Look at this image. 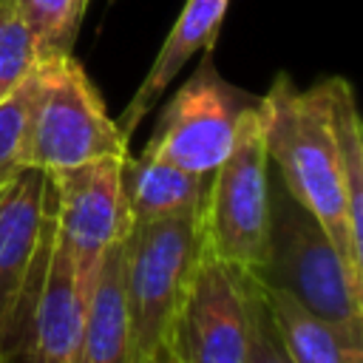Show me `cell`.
Wrapping results in <instances>:
<instances>
[{
  "instance_id": "cell-21",
  "label": "cell",
  "mask_w": 363,
  "mask_h": 363,
  "mask_svg": "<svg viewBox=\"0 0 363 363\" xmlns=\"http://www.w3.org/2000/svg\"><path fill=\"white\" fill-rule=\"evenodd\" d=\"M0 363H9V357H6V352H3V346H0Z\"/></svg>"
},
{
  "instance_id": "cell-7",
  "label": "cell",
  "mask_w": 363,
  "mask_h": 363,
  "mask_svg": "<svg viewBox=\"0 0 363 363\" xmlns=\"http://www.w3.org/2000/svg\"><path fill=\"white\" fill-rule=\"evenodd\" d=\"M255 105L258 96L227 82L213 62V51H204L196 71L164 102L145 150L210 176L230 153L244 113Z\"/></svg>"
},
{
  "instance_id": "cell-22",
  "label": "cell",
  "mask_w": 363,
  "mask_h": 363,
  "mask_svg": "<svg viewBox=\"0 0 363 363\" xmlns=\"http://www.w3.org/2000/svg\"><path fill=\"white\" fill-rule=\"evenodd\" d=\"M9 363H31V360H9Z\"/></svg>"
},
{
  "instance_id": "cell-4",
  "label": "cell",
  "mask_w": 363,
  "mask_h": 363,
  "mask_svg": "<svg viewBox=\"0 0 363 363\" xmlns=\"http://www.w3.org/2000/svg\"><path fill=\"white\" fill-rule=\"evenodd\" d=\"M201 252V210L128 227L122 238V272L133 363H142L167 340Z\"/></svg>"
},
{
  "instance_id": "cell-6",
  "label": "cell",
  "mask_w": 363,
  "mask_h": 363,
  "mask_svg": "<svg viewBox=\"0 0 363 363\" xmlns=\"http://www.w3.org/2000/svg\"><path fill=\"white\" fill-rule=\"evenodd\" d=\"M88 289L77 275L74 258L54 221V193L48 190L43 235L28 269L11 326L3 337L9 360L74 363Z\"/></svg>"
},
{
  "instance_id": "cell-15",
  "label": "cell",
  "mask_w": 363,
  "mask_h": 363,
  "mask_svg": "<svg viewBox=\"0 0 363 363\" xmlns=\"http://www.w3.org/2000/svg\"><path fill=\"white\" fill-rule=\"evenodd\" d=\"M329 105L332 128L340 153V173L346 190V218L354 247L363 250V125L354 102V91L343 77H329Z\"/></svg>"
},
{
  "instance_id": "cell-19",
  "label": "cell",
  "mask_w": 363,
  "mask_h": 363,
  "mask_svg": "<svg viewBox=\"0 0 363 363\" xmlns=\"http://www.w3.org/2000/svg\"><path fill=\"white\" fill-rule=\"evenodd\" d=\"M28 96H31V77L0 102V187L17 173L20 167V147L26 136L28 119Z\"/></svg>"
},
{
  "instance_id": "cell-10",
  "label": "cell",
  "mask_w": 363,
  "mask_h": 363,
  "mask_svg": "<svg viewBox=\"0 0 363 363\" xmlns=\"http://www.w3.org/2000/svg\"><path fill=\"white\" fill-rule=\"evenodd\" d=\"M48 173L23 167L0 187V346L34 264L48 204Z\"/></svg>"
},
{
  "instance_id": "cell-9",
  "label": "cell",
  "mask_w": 363,
  "mask_h": 363,
  "mask_svg": "<svg viewBox=\"0 0 363 363\" xmlns=\"http://www.w3.org/2000/svg\"><path fill=\"white\" fill-rule=\"evenodd\" d=\"M122 162L125 159H94L48 173L54 221L88 292L105 252L122 241L130 227L122 193Z\"/></svg>"
},
{
  "instance_id": "cell-3",
  "label": "cell",
  "mask_w": 363,
  "mask_h": 363,
  "mask_svg": "<svg viewBox=\"0 0 363 363\" xmlns=\"http://www.w3.org/2000/svg\"><path fill=\"white\" fill-rule=\"evenodd\" d=\"M264 286L292 295L329 320H363V286L352 278L323 224L301 207L281 179L269 184L267 258L252 272Z\"/></svg>"
},
{
  "instance_id": "cell-18",
  "label": "cell",
  "mask_w": 363,
  "mask_h": 363,
  "mask_svg": "<svg viewBox=\"0 0 363 363\" xmlns=\"http://www.w3.org/2000/svg\"><path fill=\"white\" fill-rule=\"evenodd\" d=\"M247 312H250V335H247L244 363H295L272 320L264 284L250 269H247Z\"/></svg>"
},
{
  "instance_id": "cell-13",
  "label": "cell",
  "mask_w": 363,
  "mask_h": 363,
  "mask_svg": "<svg viewBox=\"0 0 363 363\" xmlns=\"http://www.w3.org/2000/svg\"><path fill=\"white\" fill-rule=\"evenodd\" d=\"M74 363H133L130 315L122 272V241H116L91 284Z\"/></svg>"
},
{
  "instance_id": "cell-8",
  "label": "cell",
  "mask_w": 363,
  "mask_h": 363,
  "mask_svg": "<svg viewBox=\"0 0 363 363\" xmlns=\"http://www.w3.org/2000/svg\"><path fill=\"white\" fill-rule=\"evenodd\" d=\"M247 335V269L204 250L164 343L182 363H244Z\"/></svg>"
},
{
  "instance_id": "cell-1",
  "label": "cell",
  "mask_w": 363,
  "mask_h": 363,
  "mask_svg": "<svg viewBox=\"0 0 363 363\" xmlns=\"http://www.w3.org/2000/svg\"><path fill=\"white\" fill-rule=\"evenodd\" d=\"M258 113L267 159L275 164L281 184L323 224L352 278L363 286V250L354 247L349 233L346 190L326 79L298 88L286 74H278L269 91L258 96Z\"/></svg>"
},
{
  "instance_id": "cell-16",
  "label": "cell",
  "mask_w": 363,
  "mask_h": 363,
  "mask_svg": "<svg viewBox=\"0 0 363 363\" xmlns=\"http://www.w3.org/2000/svg\"><path fill=\"white\" fill-rule=\"evenodd\" d=\"M91 0H11L34 40L37 62L74 54V43Z\"/></svg>"
},
{
  "instance_id": "cell-2",
  "label": "cell",
  "mask_w": 363,
  "mask_h": 363,
  "mask_svg": "<svg viewBox=\"0 0 363 363\" xmlns=\"http://www.w3.org/2000/svg\"><path fill=\"white\" fill-rule=\"evenodd\" d=\"M128 139L74 54L37 62L20 167L57 173L94 159H125Z\"/></svg>"
},
{
  "instance_id": "cell-20",
  "label": "cell",
  "mask_w": 363,
  "mask_h": 363,
  "mask_svg": "<svg viewBox=\"0 0 363 363\" xmlns=\"http://www.w3.org/2000/svg\"><path fill=\"white\" fill-rule=\"evenodd\" d=\"M142 363H182V360L173 354V349H170L167 343H162V346H159V349H156L150 357H145Z\"/></svg>"
},
{
  "instance_id": "cell-14",
  "label": "cell",
  "mask_w": 363,
  "mask_h": 363,
  "mask_svg": "<svg viewBox=\"0 0 363 363\" xmlns=\"http://www.w3.org/2000/svg\"><path fill=\"white\" fill-rule=\"evenodd\" d=\"M264 292L295 363H363V320H329L281 289L264 286Z\"/></svg>"
},
{
  "instance_id": "cell-11",
  "label": "cell",
  "mask_w": 363,
  "mask_h": 363,
  "mask_svg": "<svg viewBox=\"0 0 363 363\" xmlns=\"http://www.w3.org/2000/svg\"><path fill=\"white\" fill-rule=\"evenodd\" d=\"M230 3L233 0H184L173 28L167 31L159 54L153 57L150 71L145 74L142 85L136 88L125 111L116 116V128L122 130L125 139H130L136 125L153 111L159 96L176 79V74L187 65V60L196 57L199 51H213L221 34L224 17L230 11Z\"/></svg>"
},
{
  "instance_id": "cell-17",
  "label": "cell",
  "mask_w": 363,
  "mask_h": 363,
  "mask_svg": "<svg viewBox=\"0 0 363 363\" xmlns=\"http://www.w3.org/2000/svg\"><path fill=\"white\" fill-rule=\"evenodd\" d=\"M37 68L31 31L14 11L11 0H0V102L9 99Z\"/></svg>"
},
{
  "instance_id": "cell-12",
  "label": "cell",
  "mask_w": 363,
  "mask_h": 363,
  "mask_svg": "<svg viewBox=\"0 0 363 363\" xmlns=\"http://www.w3.org/2000/svg\"><path fill=\"white\" fill-rule=\"evenodd\" d=\"M122 193L130 224H150L199 213L207 193V176L142 150L139 156L128 153L122 162Z\"/></svg>"
},
{
  "instance_id": "cell-5",
  "label": "cell",
  "mask_w": 363,
  "mask_h": 363,
  "mask_svg": "<svg viewBox=\"0 0 363 363\" xmlns=\"http://www.w3.org/2000/svg\"><path fill=\"white\" fill-rule=\"evenodd\" d=\"M269 159L258 105L238 125L224 162L210 173L201 204L204 250L238 269L255 272L269 238Z\"/></svg>"
}]
</instances>
